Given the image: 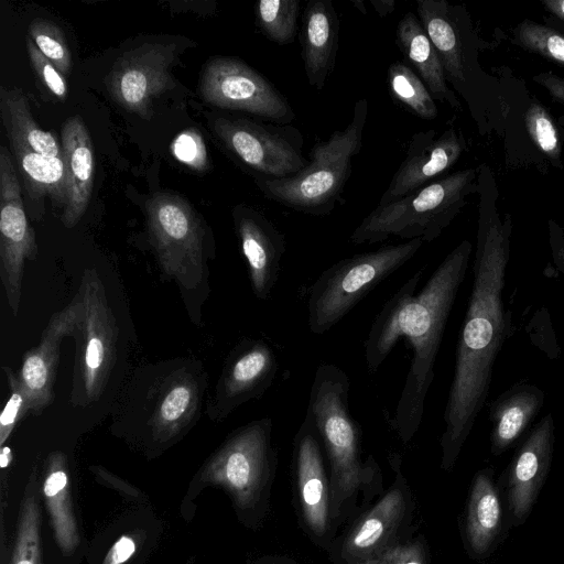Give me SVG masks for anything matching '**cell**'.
Wrapping results in <instances>:
<instances>
[{"instance_id": "6da1fadb", "label": "cell", "mask_w": 564, "mask_h": 564, "mask_svg": "<svg viewBox=\"0 0 564 564\" xmlns=\"http://www.w3.org/2000/svg\"><path fill=\"white\" fill-rule=\"evenodd\" d=\"M478 226L473 265V284L458 337L455 369L444 412L441 467L452 470L491 384L496 359L512 334L511 312L503 290L511 253L512 223L501 218L498 189L488 165L479 166Z\"/></svg>"}, {"instance_id": "7a4b0ae2", "label": "cell", "mask_w": 564, "mask_h": 564, "mask_svg": "<svg viewBox=\"0 0 564 564\" xmlns=\"http://www.w3.org/2000/svg\"><path fill=\"white\" fill-rule=\"evenodd\" d=\"M473 246L459 242L441 262L415 295L423 271L415 272L384 303L365 341V360L370 372L379 369L401 337L413 350L405 382L391 419L403 443L417 432L424 403L434 379V367L445 326L465 279Z\"/></svg>"}, {"instance_id": "3957f363", "label": "cell", "mask_w": 564, "mask_h": 564, "mask_svg": "<svg viewBox=\"0 0 564 564\" xmlns=\"http://www.w3.org/2000/svg\"><path fill=\"white\" fill-rule=\"evenodd\" d=\"M349 388V377L341 368L319 365L306 410L330 465L332 521H338L360 492L370 498L381 487V473L373 457L361 460L360 429L350 414Z\"/></svg>"}, {"instance_id": "277c9868", "label": "cell", "mask_w": 564, "mask_h": 564, "mask_svg": "<svg viewBox=\"0 0 564 564\" xmlns=\"http://www.w3.org/2000/svg\"><path fill=\"white\" fill-rule=\"evenodd\" d=\"M206 388L199 361L178 358L145 366L127 387L113 423L132 424L159 444L174 442L199 419Z\"/></svg>"}, {"instance_id": "5b68a950", "label": "cell", "mask_w": 564, "mask_h": 564, "mask_svg": "<svg viewBox=\"0 0 564 564\" xmlns=\"http://www.w3.org/2000/svg\"><path fill=\"white\" fill-rule=\"evenodd\" d=\"M149 240L162 276L173 280L192 322L202 326V306L210 293L206 232L189 203L171 192L155 193L145 204Z\"/></svg>"}, {"instance_id": "8992f818", "label": "cell", "mask_w": 564, "mask_h": 564, "mask_svg": "<svg viewBox=\"0 0 564 564\" xmlns=\"http://www.w3.org/2000/svg\"><path fill=\"white\" fill-rule=\"evenodd\" d=\"M368 100L356 101L350 122L311 149L307 164L278 180H254L262 194L293 210L323 216L333 212L350 177L352 159L362 145Z\"/></svg>"}, {"instance_id": "52a82bcc", "label": "cell", "mask_w": 564, "mask_h": 564, "mask_svg": "<svg viewBox=\"0 0 564 564\" xmlns=\"http://www.w3.org/2000/svg\"><path fill=\"white\" fill-rule=\"evenodd\" d=\"M479 167L447 174L394 202L378 206L351 232L354 245H371L390 237L431 242L451 225L477 193Z\"/></svg>"}, {"instance_id": "ba28073f", "label": "cell", "mask_w": 564, "mask_h": 564, "mask_svg": "<svg viewBox=\"0 0 564 564\" xmlns=\"http://www.w3.org/2000/svg\"><path fill=\"white\" fill-rule=\"evenodd\" d=\"M421 239L380 247L341 259L323 271L308 289V327L321 335L335 326L380 282L406 263Z\"/></svg>"}, {"instance_id": "9c48e42d", "label": "cell", "mask_w": 564, "mask_h": 564, "mask_svg": "<svg viewBox=\"0 0 564 564\" xmlns=\"http://www.w3.org/2000/svg\"><path fill=\"white\" fill-rule=\"evenodd\" d=\"M80 315L70 401L86 405L102 395L117 361L119 329L105 288L94 270H86L78 292Z\"/></svg>"}, {"instance_id": "30bf717a", "label": "cell", "mask_w": 564, "mask_h": 564, "mask_svg": "<svg viewBox=\"0 0 564 564\" xmlns=\"http://www.w3.org/2000/svg\"><path fill=\"white\" fill-rule=\"evenodd\" d=\"M272 420H253L235 430L205 465L200 479L225 488L241 510L267 496L276 469Z\"/></svg>"}, {"instance_id": "8fae6325", "label": "cell", "mask_w": 564, "mask_h": 564, "mask_svg": "<svg viewBox=\"0 0 564 564\" xmlns=\"http://www.w3.org/2000/svg\"><path fill=\"white\" fill-rule=\"evenodd\" d=\"M209 124L228 152L256 180L284 178L308 162L303 155L304 137L291 124L227 117H215Z\"/></svg>"}, {"instance_id": "7c38bea8", "label": "cell", "mask_w": 564, "mask_h": 564, "mask_svg": "<svg viewBox=\"0 0 564 564\" xmlns=\"http://www.w3.org/2000/svg\"><path fill=\"white\" fill-rule=\"evenodd\" d=\"M200 97L220 109L247 112L271 122L295 119L286 97L264 76L237 57L217 56L203 68Z\"/></svg>"}, {"instance_id": "4fadbf2b", "label": "cell", "mask_w": 564, "mask_h": 564, "mask_svg": "<svg viewBox=\"0 0 564 564\" xmlns=\"http://www.w3.org/2000/svg\"><path fill=\"white\" fill-rule=\"evenodd\" d=\"M175 43H144L120 55L106 76L107 90L124 110L152 117L153 100L174 86Z\"/></svg>"}, {"instance_id": "5bb4252c", "label": "cell", "mask_w": 564, "mask_h": 564, "mask_svg": "<svg viewBox=\"0 0 564 564\" xmlns=\"http://www.w3.org/2000/svg\"><path fill=\"white\" fill-rule=\"evenodd\" d=\"M37 256L35 232L24 210L21 187L8 149L0 148V279L13 316L19 313L26 260Z\"/></svg>"}, {"instance_id": "9a60e30c", "label": "cell", "mask_w": 564, "mask_h": 564, "mask_svg": "<svg viewBox=\"0 0 564 564\" xmlns=\"http://www.w3.org/2000/svg\"><path fill=\"white\" fill-rule=\"evenodd\" d=\"M279 370L278 358L265 341L245 338L227 356L206 414L224 421L241 404L259 399L272 384Z\"/></svg>"}, {"instance_id": "2e32d148", "label": "cell", "mask_w": 564, "mask_h": 564, "mask_svg": "<svg viewBox=\"0 0 564 564\" xmlns=\"http://www.w3.org/2000/svg\"><path fill=\"white\" fill-rule=\"evenodd\" d=\"M555 446V422L544 415L516 451L506 470V497L513 527L523 524L547 478Z\"/></svg>"}, {"instance_id": "e0dca14e", "label": "cell", "mask_w": 564, "mask_h": 564, "mask_svg": "<svg viewBox=\"0 0 564 564\" xmlns=\"http://www.w3.org/2000/svg\"><path fill=\"white\" fill-rule=\"evenodd\" d=\"M416 12L440 56L447 83L470 101V28L464 8L446 0H417Z\"/></svg>"}, {"instance_id": "ac0fdd59", "label": "cell", "mask_w": 564, "mask_h": 564, "mask_svg": "<svg viewBox=\"0 0 564 564\" xmlns=\"http://www.w3.org/2000/svg\"><path fill=\"white\" fill-rule=\"evenodd\" d=\"M465 149L462 133L454 128L446 129L441 135L435 130L414 133L405 158L382 193L379 204L400 199L438 180L455 165Z\"/></svg>"}, {"instance_id": "d6986e66", "label": "cell", "mask_w": 564, "mask_h": 564, "mask_svg": "<svg viewBox=\"0 0 564 564\" xmlns=\"http://www.w3.org/2000/svg\"><path fill=\"white\" fill-rule=\"evenodd\" d=\"M80 308V301L76 296L51 317L39 345L23 355L17 377L28 397L29 412L34 415L41 414L54 400L59 345L64 337L74 335Z\"/></svg>"}, {"instance_id": "ffe728a7", "label": "cell", "mask_w": 564, "mask_h": 564, "mask_svg": "<svg viewBox=\"0 0 564 564\" xmlns=\"http://www.w3.org/2000/svg\"><path fill=\"white\" fill-rule=\"evenodd\" d=\"M293 465L301 512L308 530L324 538L330 528V486L321 441L310 413H305L293 441Z\"/></svg>"}, {"instance_id": "44dd1931", "label": "cell", "mask_w": 564, "mask_h": 564, "mask_svg": "<svg viewBox=\"0 0 564 564\" xmlns=\"http://www.w3.org/2000/svg\"><path fill=\"white\" fill-rule=\"evenodd\" d=\"M234 219L252 292L257 299L267 300L279 280L281 260L286 251L285 236L251 207H237Z\"/></svg>"}, {"instance_id": "7402d4cb", "label": "cell", "mask_w": 564, "mask_h": 564, "mask_svg": "<svg viewBox=\"0 0 564 564\" xmlns=\"http://www.w3.org/2000/svg\"><path fill=\"white\" fill-rule=\"evenodd\" d=\"M391 465L395 469L393 486L359 519L343 543L341 556L349 564L368 558L392 545V538L405 518L409 497L399 455H393Z\"/></svg>"}, {"instance_id": "603a6c76", "label": "cell", "mask_w": 564, "mask_h": 564, "mask_svg": "<svg viewBox=\"0 0 564 564\" xmlns=\"http://www.w3.org/2000/svg\"><path fill=\"white\" fill-rule=\"evenodd\" d=\"M339 19L332 0H310L302 15L300 41L308 84L325 87L339 46Z\"/></svg>"}, {"instance_id": "cb8c5ba5", "label": "cell", "mask_w": 564, "mask_h": 564, "mask_svg": "<svg viewBox=\"0 0 564 564\" xmlns=\"http://www.w3.org/2000/svg\"><path fill=\"white\" fill-rule=\"evenodd\" d=\"M503 510L491 466L479 469L471 481L463 525L465 546L477 560L495 549L502 529Z\"/></svg>"}, {"instance_id": "d4e9b609", "label": "cell", "mask_w": 564, "mask_h": 564, "mask_svg": "<svg viewBox=\"0 0 564 564\" xmlns=\"http://www.w3.org/2000/svg\"><path fill=\"white\" fill-rule=\"evenodd\" d=\"M61 145L68 187V200L61 219L66 228H73L89 204L95 171L91 138L82 118L75 116L64 122Z\"/></svg>"}, {"instance_id": "484cf974", "label": "cell", "mask_w": 564, "mask_h": 564, "mask_svg": "<svg viewBox=\"0 0 564 564\" xmlns=\"http://www.w3.org/2000/svg\"><path fill=\"white\" fill-rule=\"evenodd\" d=\"M544 391L529 382H517L489 405L490 453H506L529 427L541 411Z\"/></svg>"}, {"instance_id": "4316f807", "label": "cell", "mask_w": 564, "mask_h": 564, "mask_svg": "<svg viewBox=\"0 0 564 564\" xmlns=\"http://www.w3.org/2000/svg\"><path fill=\"white\" fill-rule=\"evenodd\" d=\"M395 34L397 45L406 64L412 65L432 97L459 108V100L448 86L440 56L417 15L406 12L398 22Z\"/></svg>"}, {"instance_id": "83f0119b", "label": "cell", "mask_w": 564, "mask_h": 564, "mask_svg": "<svg viewBox=\"0 0 564 564\" xmlns=\"http://www.w3.org/2000/svg\"><path fill=\"white\" fill-rule=\"evenodd\" d=\"M43 496L56 542L61 551L69 555L79 544V534L72 507L67 457L62 452H53L47 457Z\"/></svg>"}, {"instance_id": "f1b7e54d", "label": "cell", "mask_w": 564, "mask_h": 564, "mask_svg": "<svg viewBox=\"0 0 564 564\" xmlns=\"http://www.w3.org/2000/svg\"><path fill=\"white\" fill-rule=\"evenodd\" d=\"M0 112L10 144L28 148L50 158H64L62 145L35 122L24 94L18 88H0Z\"/></svg>"}, {"instance_id": "f546056e", "label": "cell", "mask_w": 564, "mask_h": 564, "mask_svg": "<svg viewBox=\"0 0 564 564\" xmlns=\"http://www.w3.org/2000/svg\"><path fill=\"white\" fill-rule=\"evenodd\" d=\"M10 147L30 197L48 196L63 210L68 200L64 158H50L18 144Z\"/></svg>"}, {"instance_id": "4dcf8cb0", "label": "cell", "mask_w": 564, "mask_h": 564, "mask_svg": "<svg viewBox=\"0 0 564 564\" xmlns=\"http://www.w3.org/2000/svg\"><path fill=\"white\" fill-rule=\"evenodd\" d=\"M388 85L393 99L406 107L416 117L432 120L438 110L435 99L417 74L401 61L388 68Z\"/></svg>"}, {"instance_id": "1f68e13d", "label": "cell", "mask_w": 564, "mask_h": 564, "mask_svg": "<svg viewBox=\"0 0 564 564\" xmlns=\"http://www.w3.org/2000/svg\"><path fill=\"white\" fill-rule=\"evenodd\" d=\"M35 485L36 470H33L21 505L10 564H41V514L36 490L34 491Z\"/></svg>"}, {"instance_id": "d6a6232c", "label": "cell", "mask_w": 564, "mask_h": 564, "mask_svg": "<svg viewBox=\"0 0 564 564\" xmlns=\"http://www.w3.org/2000/svg\"><path fill=\"white\" fill-rule=\"evenodd\" d=\"M300 0H260L254 12L259 29L280 45L294 41L297 32Z\"/></svg>"}, {"instance_id": "836d02e7", "label": "cell", "mask_w": 564, "mask_h": 564, "mask_svg": "<svg viewBox=\"0 0 564 564\" xmlns=\"http://www.w3.org/2000/svg\"><path fill=\"white\" fill-rule=\"evenodd\" d=\"M29 37L64 77L70 74L72 54L64 33L55 23L43 19L33 20L29 25Z\"/></svg>"}, {"instance_id": "e575fe53", "label": "cell", "mask_w": 564, "mask_h": 564, "mask_svg": "<svg viewBox=\"0 0 564 564\" xmlns=\"http://www.w3.org/2000/svg\"><path fill=\"white\" fill-rule=\"evenodd\" d=\"M513 37L520 46L552 62L564 64V35L557 31L524 20L514 28Z\"/></svg>"}, {"instance_id": "d590c367", "label": "cell", "mask_w": 564, "mask_h": 564, "mask_svg": "<svg viewBox=\"0 0 564 564\" xmlns=\"http://www.w3.org/2000/svg\"><path fill=\"white\" fill-rule=\"evenodd\" d=\"M524 122L536 148L554 163L560 161L558 132L549 111L540 102H532L525 111Z\"/></svg>"}, {"instance_id": "8d00e7d4", "label": "cell", "mask_w": 564, "mask_h": 564, "mask_svg": "<svg viewBox=\"0 0 564 564\" xmlns=\"http://www.w3.org/2000/svg\"><path fill=\"white\" fill-rule=\"evenodd\" d=\"M2 370L8 379L10 397L0 415V446L6 445L19 420L25 413H29L28 397L18 380L17 373L7 366H3Z\"/></svg>"}, {"instance_id": "74e56055", "label": "cell", "mask_w": 564, "mask_h": 564, "mask_svg": "<svg viewBox=\"0 0 564 564\" xmlns=\"http://www.w3.org/2000/svg\"><path fill=\"white\" fill-rule=\"evenodd\" d=\"M171 151L177 161L195 171L204 172L209 167L204 139L196 129L182 131L173 140Z\"/></svg>"}, {"instance_id": "f35d334b", "label": "cell", "mask_w": 564, "mask_h": 564, "mask_svg": "<svg viewBox=\"0 0 564 564\" xmlns=\"http://www.w3.org/2000/svg\"><path fill=\"white\" fill-rule=\"evenodd\" d=\"M25 42L30 63L36 76L52 95H54L59 100L66 99L68 88L65 77L39 51V48L29 36L26 37Z\"/></svg>"}, {"instance_id": "ab89813d", "label": "cell", "mask_w": 564, "mask_h": 564, "mask_svg": "<svg viewBox=\"0 0 564 564\" xmlns=\"http://www.w3.org/2000/svg\"><path fill=\"white\" fill-rule=\"evenodd\" d=\"M354 564H427L425 550L419 542L392 544L379 553Z\"/></svg>"}, {"instance_id": "60d3db41", "label": "cell", "mask_w": 564, "mask_h": 564, "mask_svg": "<svg viewBox=\"0 0 564 564\" xmlns=\"http://www.w3.org/2000/svg\"><path fill=\"white\" fill-rule=\"evenodd\" d=\"M547 237L553 263L564 276V229L553 219L547 221Z\"/></svg>"}, {"instance_id": "b9f144b4", "label": "cell", "mask_w": 564, "mask_h": 564, "mask_svg": "<svg viewBox=\"0 0 564 564\" xmlns=\"http://www.w3.org/2000/svg\"><path fill=\"white\" fill-rule=\"evenodd\" d=\"M134 551V540L129 535H122L113 543L102 564H123L133 555Z\"/></svg>"}, {"instance_id": "7bdbcfd3", "label": "cell", "mask_w": 564, "mask_h": 564, "mask_svg": "<svg viewBox=\"0 0 564 564\" xmlns=\"http://www.w3.org/2000/svg\"><path fill=\"white\" fill-rule=\"evenodd\" d=\"M533 79L544 87L553 99L564 105V78L552 73H542L534 76Z\"/></svg>"}, {"instance_id": "ee69618b", "label": "cell", "mask_w": 564, "mask_h": 564, "mask_svg": "<svg viewBox=\"0 0 564 564\" xmlns=\"http://www.w3.org/2000/svg\"><path fill=\"white\" fill-rule=\"evenodd\" d=\"M369 3L380 18H386L395 9L394 0H370Z\"/></svg>"}, {"instance_id": "f6af8a7d", "label": "cell", "mask_w": 564, "mask_h": 564, "mask_svg": "<svg viewBox=\"0 0 564 564\" xmlns=\"http://www.w3.org/2000/svg\"><path fill=\"white\" fill-rule=\"evenodd\" d=\"M542 3L549 12L564 20V0H544Z\"/></svg>"}, {"instance_id": "bcb514c9", "label": "cell", "mask_w": 564, "mask_h": 564, "mask_svg": "<svg viewBox=\"0 0 564 564\" xmlns=\"http://www.w3.org/2000/svg\"><path fill=\"white\" fill-rule=\"evenodd\" d=\"M11 462V448L7 445L1 446L0 451V467L6 469Z\"/></svg>"}, {"instance_id": "7dc6e473", "label": "cell", "mask_w": 564, "mask_h": 564, "mask_svg": "<svg viewBox=\"0 0 564 564\" xmlns=\"http://www.w3.org/2000/svg\"><path fill=\"white\" fill-rule=\"evenodd\" d=\"M350 3L362 14H367L366 4L362 0H350Z\"/></svg>"}]
</instances>
